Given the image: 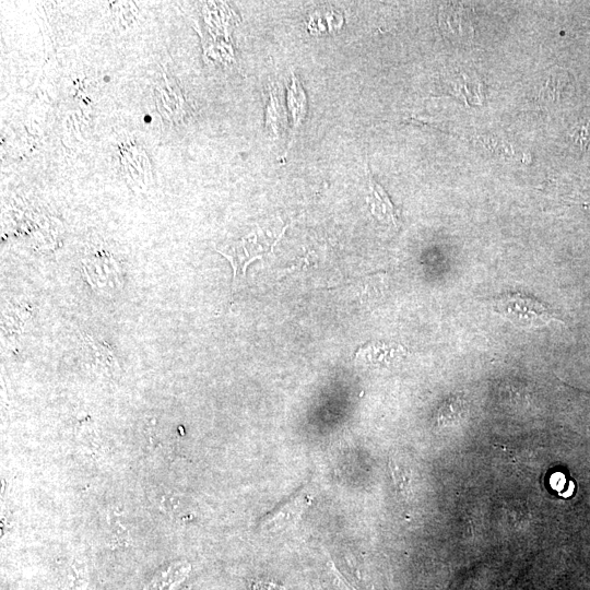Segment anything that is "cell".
<instances>
[{"instance_id":"6da1fadb","label":"cell","mask_w":590,"mask_h":590,"mask_svg":"<svg viewBox=\"0 0 590 590\" xmlns=\"http://www.w3.org/2000/svg\"><path fill=\"white\" fill-rule=\"evenodd\" d=\"M491 305L495 312L522 329H538L557 321L542 302L522 293L504 295Z\"/></svg>"},{"instance_id":"7a4b0ae2","label":"cell","mask_w":590,"mask_h":590,"mask_svg":"<svg viewBox=\"0 0 590 590\" xmlns=\"http://www.w3.org/2000/svg\"><path fill=\"white\" fill-rule=\"evenodd\" d=\"M268 247L269 244L261 238V234L253 233L216 251L229 261L236 278L238 274L245 275L249 263L261 258L268 251Z\"/></svg>"},{"instance_id":"3957f363","label":"cell","mask_w":590,"mask_h":590,"mask_svg":"<svg viewBox=\"0 0 590 590\" xmlns=\"http://www.w3.org/2000/svg\"><path fill=\"white\" fill-rule=\"evenodd\" d=\"M439 25L448 36L463 38L472 35L470 14L461 3L442 4L439 11Z\"/></svg>"},{"instance_id":"277c9868","label":"cell","mask_w":590,"mask_h":590,"mask_svg":"<svg viewBox=\"0 0 590 590\" xmlns=\"http://www.w3.org/2000/svg\"><path fill=\"white\" fill-rule=\"evenodd\" d=\"M310 502V495L299 494L268 514L261 521V526L268 530L283 529L291 526L300 517Z\"/></svg>"},{"instance_id":"5b68a950","label":"cell","mask_w":590,"mask_h":590,"mask_svg":"<svg viewBox=\"0 0 590 590\" xmlns=\"http://www.w3.org/2000/svg\"><path fill=\"white\" fill-rule=\"evenodd\" d=\"M191 566L186 560H174L161 567L142 590H176L186 580Z\"/></svg>"},{"instance_id":"8992f818","label":"cell","mask_w":590,"mask_h":590,"mask_svg":"<svg viewBox=\"0 0 590 590\" xmlns=\"http://www.w3.org/2000/svg\"><path fill=\"white\" fill-rule=\"evenodd\" d=\"M368 197L367 202L370 205L371 213L380 221L387 222L392 225H398L397 211L389 200L388 194L381 186H379L371 175L368 173Z\"/></svg>"},{"instance_id":"52a82bcc","label":"cell","mask_w":590,"mask_h":590,"mask_svg":"<svg viewBox=\"0 0 590 590\" xmlns=\"http://www.w3.org/2000/svg\"><path fill=\"white\" fill-rule=\"evenodd\" d=\"M555 70L548 75L544 86L540 90V97L551 102L559 99L569 83V75L566 71L562 69Z\"/></svg>"},{"instance_id":"ba28073f","label":"cell","mask_w":590,"mask_h":590,"mask_svg":"<svg viewBox=\"0 0 590 590\" xmlns=\"http://www.w3.org/2000/svg\"><path fill=\"white\" fill-rule=\"evenodd\" d=\"M288 105L295 126L302 122L306 114V99L304 91L296 76L292 75V87L288 91Z\"/></svg>"},{"instance_id":"9c48e42d","label":"cell","mask_w":590,"mask_h":590,"mask_svg":"<svg viewBox=\"0 0 590 590\" xmlns=\"http://www.w3.org/2000/svg\"><path fill=\"white\" fill-rule=\"evenodd\" d=\"M284 111L283 107L280 104L278 96L275 97L271 93L270 104L268 106L267 113V127L272 128L274 132H278V129L284 122Z\"/></svg>"},{"instance_id":"30bf717a","label":"cell","mask_w":590,"mask_h":590,"mask_svg":"<svg viewBox=\"0 0 590 590\" xmlns=\"http://www.w3.org/2000/svg\"><path fill=\"white\" fill-rule=\"evenodd\" d=\"M389 467L394 485L402 494H406L410 488V473L393 460H390Z\"/></svg>"},{"instance_id":"8fae6325","label":"cell","mask_w":590,"mask_h":590,"mask_svg":"<svg viewBox=\"0 0 590 590\" xmlns=\"http://www.w3.org/2000/svg\"><path fill=\"white\" fill-rule=\"evenodd\" d=\"M576 142L585 149H590V122L581 126L576 135Z\"/></svg>"},{"instance_id":"7c38bea8","label":"cell","mask_w":590,"mask_h":590,"mask_svg":"<svg viewBox=\"0 0 590 590\" xmlns=\"http://www.w3.org/2000/svg\"><path fill=\"white\" fill-rule=\"evenodd\" d=\"M329 564H330L331 570H332V573H333V575H334V582L338 585V587L340 588V590H352V589L347 586V583H345V582L341 579V577L339 576V574L335 571L333 564H332L331 562H330Z\"/></svg>"}]
</instances>
